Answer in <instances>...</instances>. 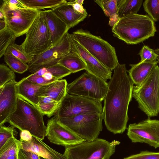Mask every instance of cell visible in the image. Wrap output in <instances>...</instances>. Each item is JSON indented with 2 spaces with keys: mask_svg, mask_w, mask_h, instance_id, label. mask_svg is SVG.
<instances>
[{
  "mask_svg": "<svg viewBox=\"0 0 159 159\" xmlns=\"http://www.w3.org/2000/svg\"><path fill=\"white\" fill-rule=\"evenodd\" d=\"M104 99L103 120L107 129L114 134H122L129 120V103L132 100L134 83L127 73L125 64H119L108 83Z\"/></svg>",
  "mask_w": 159,
  "mask_h": 159,
  "instance_id": "6da1fadb",
  "label": "cell"
},
{
  "mask_svg": "<svg viewBox=\"0 0 159 159\" xmlns=\"http://www.w3.org/2000/svg\"><path fill=\"white\" fill-rule=\"evenodd\" d=\"M113 35L129 44H136L154 36L155 22L147 15L131 14L120 18L112 27Z\"/></svg>",
  "mask_w": 159,
  "mask_h": 159,
  "instance_id": "7a4b0ae2",
  "label": "cell"
},
{
  "mask_svg": "<svg viewBox=\"0 0 159 159\" xmlns=\"http://www.w3.org/2000/svg\"><path fill=\"white\" fill-rule=\"evenodd\" d=\"M43 116L36 107L18 96L16 109L7 122L21 131L28 130L33 137L43 140L46 130Z\"/></svg>",
  "mask_w": 159,
  "mask_h": 159,
  "instance_id": "3957f363",
  "label": "cell"
},
{
  "mask_svg": "<svg viewBox=\"0 0 159 159\" xmlns=\"http://www.w3.org/2000/svg\"><path fill=\"white\" fill-rule=\"evenodd\" d=\"M72 34L84 48L111 71L119 64L115 48L100 36L82 29Z\"/></svg>",
  "mask_w": 159,
  "mask_h": 159,
  "instance_id": "277c9868",
  "label": "cell"
},
{
  "mask_svg": "<svg viewBox=\"0 0 159 159\" xmlns=\"http://www.w3.org/2000/svg\"><path fill=\"white\" fill-rule=\"evenodd\" d=\"M2 1L0 11L8 28L17 37L26 34L40 10L28 7L21 0Z\"/></svg>",
  "mask_w": 159,
  "mask_h": 159,
  "instance_id": "5b68a950",
  "label": "cell"
},
{
  "mask_svg": "<svg viewBox=\"0 0 159 159\" xmlns=\"http://www.w3.org/2000/svg\"><path fill=\"white\" fill-rule=\"evenodd\" d=\"M132 97L148 117L159 113V66L157 65L139 85L134 86Z\"/></svg>",
  "mask_w": 159,
  "mask_h": 159,
  "instance_id": "8992f818",
  "label": "cell"
},
{
  "mask_svg": "<svg viewBox=\"0 0 159 159\" xmlns=\"http://www.w3.org/2000/svg\"><path fill=\"white\" fill-rule=\"evenodd\" d=\"M24 51L33 56L52 48L50 34L44 11H40L26 33L20 45Z\"/></svg>",
  "mask_w": 159,
  "mask_h": 159,
  "instance_id": "52a82bcc",
  "label": "cell"
},
{
  "mask_svg": "<svg viewBox=\"0 0 159 159\" xmlns=\"http://www.w3.org/2000/svg\"><path fill=\"white\" fill-rule=\"evenodd\" d=\"M120 143L118 141L110 142L97 138L65 147L63 154L67 159H109Z\"/></svg>",
  "mask_w": 159,
  "mask_h": 159,
  "instance_id": "ba28073f",
  "label": "cell"
},
{
  "mask_svg": "<svg viewBox=\"0 0 159 159\" xmlns=\"http://www.w3.org/2000/svg\"><path fill=\"white\" fill-rule=\"evenodd\" d=\"M57 119L85 141L97 139L103 129V114H80L70 117Z\"/></svg>",
  "mask_w": 159,
  "mask_h": 159,
  "instance_id": "9c48e42d",
  "label": "cell"
},
{
  "mask_svg": "<svg viewBox=\"0 0 159 159\" xmlns=\"http://www.w3.org/2000/svg\"><path fill=\"white\" fill-rule=\"evenodd\" d=\"M108 89V84L102 78L87 72L68 84L67 93L102 102Z\"/></svg>",
  "mask_w": 159,
  "mask_h": 159,
  "instance_id": "30bf717a",
  "label": "cell"
},
{
  "mask_svg": "<svg viewBox=\"0 0 159 159\" xmlns=\"http://www.w3.org/2000/svg\"><path fill=\"white\" fill-rule=\"evenodd\" d=\"M101 101L67 93L54 116L67 118L80 114L103 113Z\"/></svg>",
  "mask_w": 159,
  "mask_h": 159,
  "instance_id": "8fae6325",
  "label": "cell"
},
{
  "mask_svg": "<svg viewBox=\"0 0 159 159\" xmlns=\"http://www.w3.org/2000/svg\"><path fill=\"white\" fill-rule=\"evenodd\" d=\"M71 50L69 33L67 32L61 40L50 49L33 56L29 63V70L34 73L39 70L47 68L58 63L59 61Z\"/></svg>",
  "mask_w": 159,
  "mask_h": 159,
  "instance_id": "7c38bea8",
  "label": "cell"
},
{
  "mask_svg": "<svg viewBox=\"0 0 159 159\" xmlns=\"http://www.w3.org/2000/svg\"><path fill=\"white\" fill-rule=\"evenodd\" d=\"M127 134L132 142L144 143L159 148V120L150 118L138 123L130 124Z\"/></svg>",
  "mask_w": 159,
  "mask_h": 159,
  "instance_id": "4fadbf2b",
  "label": "cell"
},
{
  "mask_svg": "<svg viewBox=\"0 0 159 159\" xmlns=\"http://www.w3.org/2000/svg\"><path fill=\"white\" fill-rule=\"evenodd\" d=\"M46 136L51 143L65 148L85 141L61 123L54 116L48 121Z\"/></svg>",
  "mask_w": 159,
  "mask_h": 159,
  "instance_id": "5bb4252c",
  "label": "cell"
},
{
  "mask_svg": "<svg viewBox=\"0 0 159 159\" xmlns=\"http://www.w3.org/2000/svg\"><path fill=\"white\" fill-rule=\"evenodd\" d=\"M71 50L79 55L85 64L86 72L100 77L105 81L111 79L112 71L88 52L69 33Z\"/></svg>",
  "mask_w": 159,
  "mask_h": 159,
  "instance_id": "9a60e30c",
  "label": "cell"
},
{
  "mask_svg": "<svg viewBox=\"0 0 159 159\" xmlns=\"http://www.w3.org/2000/svg\"><path fill=\"white\" fill-rule=\"evenodd\" d=\"M17 82L12 81L0 88V126L7 122L16 109L18 97Z\"/></svg>",
  "mask_w": 159,
  "mask_h": 159,
  "instance_id": "2e32d148",
  "label": "cell"
},
{
  "mask_svg": "<svg viewBox=\"0 0 159 159\" xmlns=\"http://www.w3.org/2000/svg\"><path fill=\"white\" fill-rule=\"evenodd\" d=\"M20 140V148L32 152L45 159H67L64 154L52 149L39 139L33 136L28 141Z\"/></svg>",
  "mask_w": 159,
  "mask_h": 159,
  "instance_id": "e0dca14e",
  "label": "cell"
},
{
  "mask_svg": "<svg viewBox=\"0 0 159 159\" xmlns=\"http://www.w3.org/2000/svg\"><path fill=\"white\" fill-rule=\"evenodd\" d=\"M54 82L38 85L32 83L27 80L25 77L24 78L17 82L18 96L37 108L40 93Z\"/></svg>",
  "mask_w": 159,
  "mask_h": 159,
  "instance_id": "ac0fdd59",
  "label": "cell"
},
{
  "mask_svg": "<svg viewBox=\"0 0 159 159\" xmlns=\"http://www.w3.org/2000/svg\"><path fill=\"white\" fill-rule=\"evenodd\" d=\"M51 10L70 29L83 21L88 16L75 11L67 1Z\"/></svg>",
  "mask_w": 159,
  "mask_h": 159,
  "instance_id": "d6986e66",
  "label": "cell"
},
{
  "mask_svg": "<svg viewBox=\"0 0 159 159\" xmlns=\"http://www.w3.org/2000/svg\"><path fill=\"white\" fill-rule=\"evenodd\" d=\"M44 11L52 47L61 40L70 28L52 12L51 9Z\"/></svg>",
  "mask_w": 159,
  "mask_h": 159,
  "instance_id": "ffe728a7",
  "label": "cell"
},
{
  "mask_svg": "<svg viewBox=\"0 0 159 159\" xmlns=\"http://www.w3.org/2000/svg\"><path fill=\"white\" fill-rule=\"evenodd\" d=\"M158 63L157 60L155 61L144 60L140 61L135 64H130L131 68L128 72L129 75L134 84L136 86L141 84Z\"/></svg>",
  "mask_w": 159,
  "mask_h": 159,
  "instance_id": "44dd1931",
  "label": "cell"
},
{
  "mask_svg": "<svg viewBox=\"0 0 159 159\" xmlns=\"http://www.w3.org/2000/svg\"><path fill=\"white\" fill-rule=\"evenodd\" d=\"M67 84L66 79L57 80L42 90L39 96H48L57 102H61L67 93Z\"/></svg>",
  "mask_w": 159,
  "mask_h": 159,
  "instance_id": "7402d4cb",
  "label": "cell"
},
{
  "mask_svg": "<svg viewBox=\"0 0 159 159\" xmlns=\"http://www.w3.org/2000/svg\"><path fill=\"white\" fill-rule=\"evenodd\" d=\"M58 63L68 69L72 73L86 70V68L85 64L81 58L71 50L59 61Z\"/></svg>",
  "mask_w": 159,
  "mask_h": 159,
  "instance_id": "603a6c76",
  "label": "cell"
},
{
  "mask_svg": "<svg viewBox=\"0 0 159 159\" xmlns=\"http://www.w3.org/2000/svg\"><path fill=\"white\" fill-rule=\"evenodd\" d=\"M120 18L131 14H136L139 11L143 0H117Z\"/></svg>",
  "mask_w": 159,
  "mask_h": 159,
  "instance_id": "cb8c5ba5",
  "label": "cell"
},
{
  "mask_svg": "<svg viewBox=\"0 0 159 159\" xmlns=\"http://www.w3.org/2000/svg\"><path fill=\"white\" fill-rule=\"evenodd\" d=\"M61 102H57L46 96L39 97L37 108L43 115L50 117L54 115L60 105Z\"/></svg>",
  "mask_w": 159,
  "mask_h": 159,
  "instance_id": "d4e9b609",
  "label": "cell"
},
{
  "mask_svg": "<svg viewBox=\"0 0 159 159\" xmlns=\"http://www.w3.org/2000/svg\"><path fill=\"white\" fill-rule=\"evenodd\" d=\"M28 7L39 10L45 8L51 9L65 2V0H21Z\"/></svg>",
  "mask_w": 159,
  "mask_h": 159,
  "instance_id": "484cf974",
  "label": "cell"
},
{
  "mask_svg": "<svg viewBox=\"0 0 159 159\" xmlns=\"http://www.w3.org/2000/svg\"><path fill=\"white\" fill-rule=\"evenodd\" d=\"M4 56L5 62L14 72L22 74L29 70L28 64L11 53L6 52Z\"/></svg>",
  "mask_w": 159,
  "mask_h": 159,
  "instance_id": "4316f807",
  "label": "cell"
},
{
  "mask_svg": "<svg viewBox=\"0 0 159 159\" xmlns=\"http://www.w3.org/2000/svg\"><path fill=\"white\" fill-rule=\"evenodd\" d=\"M20 145V140L15 137L10 138L0 148V158L18 156Z\"/></svg>",
  "mask_w": 159,
  "mask_h": 159,
  "instance_id": "83f0119b",
  "label": "cell"
},
{
  "mask_svg": "<svg viewBox=\"0 0 159 159\" xmlns=\"http://www.w3.org/2000/svg\"><path fill=\"white\" fill-rule=\"evenodd\" d=\"M16 35L7 27L0 31V57L6 53L8 47L14 42Z\"/></svg>",
  "mask_w": 159,
  "mask_h": 159,
  "instance_id": "f1b7e54d",
  "label": "cell"
},
{
  "mask_svg": "<svg viewBox=\"0 0 159 159\" xmlns=\"http://www.w3.org/2000/svg\"><path fill=\"white\" fill-rule=\"evenodd\" d=\"M143 5L144 11L154 22L159 20V0H145Z\"/></svg>",
  "mask_w": 159,
  "mask_h": 159,
  "instance_id": "f546056e",
  "label": "cell"
},
{
  "mask_svg": "<svg viewBox=\"0 0 159 159\" xmlns=\"http://www.w3.org/2000/svg\"><path fill=\"white\" fill-rule=\"evenodd\" d=\"M6 52L11 53L27 64L31 62L33 57V56L25 52L20 45H18L14 42L8 47Z\"/></svg>",
  "mask_w": 159,
  "mask_h": 159,
  "instance_id": "4dcf8cb0",
  "label": "cell"
},
{
  "mask_svg": "<svg viewBox=\"0 0 159 159\" xmlns=\"http://www.w3.org/2000/svg\"><path fill=\"white\" fill-rule=\"evenodd\" d=\"M94 2L100 7L107 16L110 17L118 14L117 0H96Z\"/></svg>",
  "mask_w": 159,
  "mask_h": 159,
  "instance_id": "1f68e13d",
  "label": "cell"
},
{
  "mask_svg": "<svg viewBox=\"0 0 159 159\" xmlns=\"http://www.w3.org/2000/svg\"><path fill=\"white\" fill-rule=\"evenodd\" d=\"M46 68V72L51 73L57 80L61 79L72 73L69 70L58 63Z\"/></svg>",
  "mask_w": 159,
  "mask_h": 159,
  "instance_id": "d6a6232c",
  "label": "cell"
},
{
  "mask_svg": "<svg viewBox=\"0 0 159 159\" xmlns=\"http://www.w3.org/2000/svg\"><path fill=\"white\" fill-rule=\"evenodd\" d=\"M15 72L3 64L0 65V88L9 82L16 80Z\"/></svg>",
  "mask_w": 159,
  "mask_h": 159,
  "instance_id": "836d02e7",
  "label": "cell"
},
{
  "mask_svg": "<svg viewBox=\"0 0 159 159\" xmlns=\"http://www.w3.org/2000/svg\"><path fill=\"white\" fill-rule=\"evenodd\" d=\"M140 57V61L144 60L150 61H157L159 55V48L153 49L148 46L143 45L138 53Z\"/></svg>",
  "mask_w": 159,
  "mask_h": 159,
  "instance_id": "e575fe53",
  "label": "cell"
},
{
  "mask_svg": "<svg viewBox=\"0 0 159 159\" xmlns=\"http://www.w3.org/2000/svg\"><path fill=\"white\" fill-rule=\"evenodd\" d=\"M18 132L12 126L6 127L0 126V148L10 138L16 136Z\"/></svg>",
  "mask_w": 159,
  "mask_h": 159,
  "instance_id": "d590c367",
  "label": "cell"
},
{
  "mask_svg": "<svg viewBox=\"0 0 159 159\" xmlns=\"http://www.w3.org/2000/svg\"><path fill=\"white\" fill-rule=\"evenodd\" d=\"M123 159H159V152L141 151L139 153L131 155Z\"/></svg>",
  "mask_w": 159,
  "mask_h": 159,
  "instance_id": "8d00e7d4",
  "label": "cell"
},
{
  "mask_svg": "<svg viewBox=\"0 0 159 159\" xmlns=\"http://www.w3.org/2000/svg\"><path fill=\"white\" fill-rule=\"evenodd\" d=\"M25 78L27 80L32 83L38 85L47 84L57 80L55 79L50 80H47L42 76L37 75L35 73H32L25 77Z\"/></svg>",
  "mask_w": 159,
  "mask_h": 159,
  "instance_id": "74e56055",
  "label": "cell"
},
{
  "mask_svg": "<svg viewBox=\"0 0 159 159\" xmlns=\"http://www.w3.org/2000/svg\"><path fill=\"white\" fill-rule=\"evenodd\" d=\"M18 157V159H41V157L35 153L31 151H25L20 148V147Z\"/></svg>",
  "mask_w": 159,
  "mask_h": 159,
  "instance_id": "f35d334b",
  "label": "cell"
},
{
  "mask_svg": "<svg viewBox=\"0 0 159 159\" xmlns=\"http://www.w3.org/2000/svg\"><path fill=\"white\" fill-rule=\"evenodd\" d=\"M73 7L74 10L77 12L83 14L88 15L87 11L82 5L76 2L75 0H70L68 2Z\"/></svg>",
  "mask_w": 159,
  "mask_h": 159,
  "instance_id": "ab89813d",
  "label": "cell"
},
{
  "mask_svg": "<svg viewBox=\"0 0 159 159\" xmlns=\"http://www.w3.org/2000/svg\"><path fill=\"white\" fill-rule=\"evenodd\" d=\"M20 140L27 141L30 140L33 136L28 131L23 130L21 131L20 134Z\"/></svg>",
  "mask_w": 159,
  "mask_h": 159,
  "instance_id": "60d3db41",
  "label": "cell"
},
{
  "mask_svg": "<svg viewBox=\"0 0 159 159\" xmlns=\"http://www.w3.org/2000/svg\"><path fill=\"white\" fill-rule=\"evenodd\" d=\"M119 19L118 14H114L110 17L109 24L110 26L113 27L117 22Z\"/></svg>",
  "mask_w": 159,
  "mask_h": 159,
  "instance_id": "b9f144b4",
  "label": "cell"
},
{
  "mask_svg": "<svg viewBox=\"0 0 159 159\" xmlns=\"http://www.w3.org/2000/svg\"><path fill=\"white\" fill-rule=\"evenodd\" d=\"M8 27L7 25L4 20H0V31H3Z\"/></svg>",
  "mask_w": 159,
  "mask_h": 159,
  "instance_id": "7bdbcfd3",
  "label": "cell"
},
{
  "mask_svg": "<svg viewBox=\"0 0 159 159\" xmlns=\"http://www.w3.org/2000/svg\"><path fill=\"white\" fill-rule=\"evenodd\" d=\"M42 76L46 80H50L53 79H55L54 78L52 74L50 72H46Z\"/></svg>",
  "mask_w": 159,
  "mask_h": 159,
  "instance_id": "ee69618b",
  "label": "cell"
},
{
  "mask_svg": "<svg viewBox=\"0 0 159 159\" xmlns=\"http://www.w3.org/2000/svg\"><path fill=\"white\" fill-rule=\"evenodd\" d=\"M0 159H18V156H14L1 157Z\"/></svg>",
  "mask_w": 159,
  "mask_h": 159,
  "instance_id": "f6af8a7d",
  "label": "cell"
},
{
  "mask_svg": "<svg viewBox=\"0 0 159 159\" xmlns=\"http://www.w3.org/2000/svg\"><path fill=\"white\" fill-rule=\"evenodd\" d=\"M76 2L80 5H82L84 3V0H75Z\"/></svg>",
  "mask_w": 159,
  "mask_h": 159,
  "instance_id": "bcb514c9",
  "label": "cell"
},
{
  "mask_svg": "<svg viewBox=\"0 0 159 159\" xmlns=\"http://www.w3.org/2000/svg\"><path fill=\"white\" fill-rule=\"evenodd\" d=\"M157 60L158 61V64H159V55L157 57Z\"/></svg>",
  "mask_w": 159,
  "mask_h": 159,
  "instance_id": "7dc6e473",
  "label": "cell"
},
{
  "mask_svg": "<svg viewBox=\"0 0 159 159\" xmlns=\"http://www.w3.org/2000/svg\"><path fill=\"white\" fill-rule=\"evenodd\" d=\"M41 159H45L43 157H41Z\"/></svg>",
  "mask_w": 159,
  "mask_h": 159,
  "instance_id": "c3c4849f",
  "label": "cell"
},
{
  "mask_svg": "<svg viewBox=\"0 0 159 159\" xmlns=\"http://www.w3.org/2000/svg\"></svg>",
  "mask_w": 159,
  "mask_h": 159,
  "instance_id": "681fc988",
  "label": "cell"
}]
</instances>
